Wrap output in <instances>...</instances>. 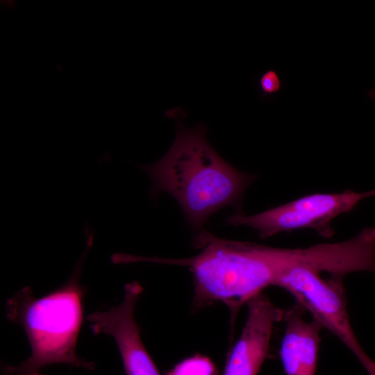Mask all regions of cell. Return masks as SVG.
Returning <instances> with one entry per match:
<instances>
[{"mask_svg":"<svg viewBox=\"0 0 375 375\" xmlns=\"http://www.w3.org/2000/svg\"><path fill=\"white\" fill-rule=\"evenodd\" d=\"M306 267L288 270L277 285L293 296L323 327L328 328L351 350L369 375H375V362L361 347L350 324L347 310L344 278L328 275Z\"/></svg>","mask_w":375,"mask_h":375,"instance_id":"cell-5","label":"cell"},{"mask_svg":"<svg viewBox=\"0 0 375 375\" xmlns=\"http://www.w3.org/2000/svg\"><path fill=\"white\" fill-rule=\"evenodd\" d=\"M258 87L262 97H269L278 93L282 88V80L274 69L264 72L258 80Z\"/></svg>","mask_w":375,"mask_h":375,"instance_id":"cell-10","label":"cell"},{"mask_svg":"<svg viewBox=\"0 0 375 375\" xmlns=\"http://www.w3.org/2000/svg\"><path fill=\"white\" fill-rule=\"evenodd\" d=\"M142 291L138 281L126 283L120 304L91 312L86 320L94 334L113 338L126 375H160L142 342L134 317L135 306Z\"/></svg>","mask_w":375,"mask_h":375,"instance_id":"cell-6","label":"cell"},{"mask_svg":"<svg viewBox=\"0 0 375 375\" xmlns=\"http://www.w3.org/2000/svg\"><path fill=\"white\" fill-rule=\"evenodd\" d=\"M201 251L183 259L160 263L189 268L193 276L196 308L220 301L229 308L232 322L240 309L256 294L276 286L290 269L317 267L322 259L318 244L306 248H276L249 242L228 240L201 231L195 239Z\"/></svg>","mask_w":375,"mask_h":375,"instance_id":"cell-1","label":"cell"},{"mask_svg":"<svg viewBox=\"0 0 375 375\" xmlns=\"http://www.w3.org/2000/svg\"><path fill=\"white\" fill-rule=\"evenodd\" d=\"M169 112L176 120L175 140L162 158L141 168L152 181L151 197L170 194L189 224L199 230L217 210L238 204L255 176L236 169L215 151L205 126L188 128L181 119L182 110Z\"/></svg>","mask_w":375,"mask_h":375,"instance_id":"cell-2","label":"cell"},{"mask_svg":"<svg viewBox=\"0 0 375 375\" xmlns=\"http://www.w3.org/2000/svg\"><path fill=\"white\" fill-rule=\"evenodd\" d=\"M374 195V190L312 194L253 215L233 214L226 222L232 226L251 227L262 239L302 228H312L329 238L334 234L331 222L336 217L350 212L362 199Z\"/></svg>","mask_w":375,"mask_h":375,"instance_id":"cell-4","label":"cell"},{"mask_svg":"<svg viewBox=\"0 0 375 375\" xmlns=\"http://www.w3.org/2000/svg\"><path fill=\"white\" fill-rule=\"evenodd\" d=\"M84 233L85 249L64 284L42 297H35L26 286L7 300L6 318L23 328L31 355L18 365H3V375H43L42 369L53 364L94 368V362L78 357L76 352L86 293L81 274L94 240L93 231L88 226Z\"/></svg>","mask_w":375,"mask_h":375,"instance_id":"cell-3","label":"cell"},{"mask_svg":"<svg viewBox=\"0 0 375 375\" xmlns=\"http://www.w3.org/2000/svg\"><path fill=\"white\" fill-rule=\"evenodd\" d=\"M367 95L371 100L375 101V90H369Z\"/></svg>","mask_w":375,"mask_h":375,"instance_id":"cell-11","label":"cell"},{"mask_svg":"<svg viewBox=\"0 0 375 375\" xmlns=\"http://www.w3.org/2000/svg\"><path fill=\"white\" fill-rule=\"evenodd\" d=\"M165 375H218V371L209 357L197 353L178 362Z\"/></svg>","mask_w":375,"mask_h":375,"instance_id":"cell-9","label":"cell"},{"mask_svg":"<svg viewBox=\"0 0 375 375\" xmlns=\"http://www.w3.org/2000/svg\"><path fill=\"white\" fill-rule=\"evenodd\" d=\"M306 309L296 301L284 310L285 328L281 342L279 356L286 375H315L321 338L324 328L315 318L303 319Z\"/></svg>","mask_w":375,"mask_h":375,"instance_id":"cell-8","label":"cell"},{"mask_svg":"<svg viewBox=\"0 0 375 375\" xmlns=\"http://www.w3.org/2000/svg\"><path fill=\"white\" fill-rule=\"evenodd\" d=\"M247 317L242 333L227 357L223 375H257L266 359L273 328L284 310L259 292L246 303Z\"/></svg>","mask_w":375,"mask_h":375,"instance_id":"cell-7","label":"cell"}]
</instances>
